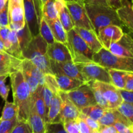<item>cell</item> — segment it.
Returning <instances> with one entry per match:
<instances>
[{"instance_id": "36", "label": "cell", "mask_w": 133, "mask_h": 133, "mask_svg": "<svg viewBox=\"0 0 133 133\" xmlns=\"http://www.w3.org/2000/svg\"><path fill=\"white\" fill-rule=\"evenodd\" d=\"M117 110L125 117L133 123V105L131 103L123 101L116 108Z\"/></svg>"}, {"instance_id": "59", "label": "cell", "mask_w": 133, "mask_h": 133, "mask_svg": "<svg viewBox=\"0 0 133 133\" xmlns=\"http://www.w3.org/2000/svg\"><path fill=\"white\" fill-rule=\"evenodd\" d=\"M64 1H79V0H64Z\"/></svg>"}, {"instance_id": "43", "label": "cell", "mask_w": 133, "mask_h": 133, "mask_svg": "<svg viewBox=\"0 0 133 133\" xmlns=\"http://www.w3.org/2000/svg\"><path fill=\"white\" fill-rule=\"evenodd\" d=\"M17 122V118L11 121H1L0 122V133H10Z\"/></svg>"}, {"instance_id": "20", "label": "cell", "mask_w": 133, "mask_h": 133, "mask_svg": "<svg viewBox=\"0 0 133 133\" xmlns=\"http://www.w3.org/2000/svg\"><path fill=\"white\" fill-rule=\"evenodd\" d=\"M28 122L32 129V133H45V123L37 113L31 98L29 106Z\"/></svg>"}, {"instance_id": "12", "label": "cell", "mask_w": 133, "mask_h": 133, "mask_svg": "<svg viewBox=\"0 0 133 133\" xmlns=\"http://www.w3.org/2000/svg\"><path fill=\"white\" fill-rule=\"evenodd\" d=\"M123 29L120 26L116 25L103 27L97 32V37L104 48L109 50L110 45L118 41L123 35Z\"/></svg>"}, {"instance_id": "8", "label": "cell", "mask_w": 133, "mask_h": 133, "mask_svg": "<svg viewBox=\"0 0 133 133\" xmlns=\"http://www.w3.org/2000/svg\"><path fill=\"white\" fill-rule=\"evenodd\" d=\"M66 93L79 112L83 108L97 104L93 91L88 83H83L78 88Z\"/></svg>"}, {"instance_id": "55", "label": "cell", "mask_w": 133, "mask_h": 133, "mask_svg": "<svg viewBox=\"0 0 133 133\" xmlns=\"http://www.w3.org/2000/svg\"><path fill=\"white\" fill-rule=\"evenodd\" d=\"M84 1L87 3H91V4H94V5H105V6H109L107 0H84Z\"/></svg>"}, {"instance_id": "39", "label": "cell", "mask_w": 133, "mask_h": 133, "mask_svg": "<svg viewBox=\"0 0 133 133\" xmlns=\"http://www.w3.org/2000/svg\"><path fill=\"white\" fill-rule=\"evenodd\" d=\"M42 95H43V99H44V103H45V112H46V119L47 116H48V111H49V106L51 103L52 99H53V95L54 94L51 91L45 86V84L43 85L42 87ZM46 122V121H45Z\"/></svg>"}, {"instance_id": "9", "label": "cell", "mask_w": 133, "mask_h": 133, "mask_svg": "<svg viewBox=\"0 0 133 133\" xmlns=\"http://www.w3.org/2000/svg\"><path fill=\"white\" fill-rule=\"evenodd\" d=\"M77 65L85 79L86 83L90 81H97L103 83H112L108 69L94 62Z\"/></svg>"}, {"instance_id": "24", "label": "cell", "mask_w": 133, "mask_h": 133, "mask_svg": "<svg viewBox=\"0 0 133 133\" xmlns=\"http://www.w3.org/2000/svg\"><path fill=\"white\" fill-rule=\"evenodd\" d=\"M42 87L43 85H39L36 89L31 94V98L32 99L36 112L45 123L46 112H45V103H44V99H43Z\"/></svg>"}, {"instance_id": "18", "label": "cell", "mask_w": 133, "mask_h": 133, "mask_svg": "<svg viewBox=\"0 0 133 133\" xmlns=\"http://www.w3.org/2000/svg\"><path fill=\"white\" fill-rule=\"evenodd\" d=\"M116 13L122 25L125 26L130 32L133 31L132 3L129 0H122V5L116 10Z\"/></svg>"}, {"instance_id": "28", "label": "cell", "mask_w": 133, "mask_h": 133, "mask_svg": "<svg viewBox=\"0 0 133 133\" xmlns=\"http://www.w3.org/2000/svg\"><path fill=\"white\" fill-rule=\"evenodd\" d=\"M23 60L16 58L6 52H0V65L2 66L19 70Z\"/></svg>"}, {"instance_id": "63", "label": "cell", "mask_w": 133, "mask_h": 133, "mask_svg": "<svg viewBox=\"0 0 133 133\" xmlns=\"http://www.w3.org/2000/svg\"><path fill=\"white\" fill-rule=\"evenodd\" d=\"M1 76H0V77H1Z\"/></svg>"}, {"instance_id": "14", "label": "cell", "mask_w": 133, "mask_h": 133, "mask_svg": "<svg viewBox=\"0 0 133 133\" xmlns=\"http://www.w3.org/2000/svg\"><path fill=\"white\" fill-rule=\"evenodd\" d=\"M109 50L116 56L133 57V39L130 33H123L119 40L111 44Z\"/></svg>"}, {"instance_id": "51", "label": "cell", "mask_w": 133, "mask_h": 133, "mask_svg": "<svg viewBox=\"0 0 133 133\" xmlns=\"http://www.w3.org/2000/svg\"><path fill=\"white\" fill-rule=\"evenodd\" d=\"M124 89L133 91V72H128L125 78Z\"/></svg>"}, {"instance_id": "33", "label": "cell", "mask_w": 133, "mask_h": 133, "mask_svg": "<svg viewBox=\"0 0 133 133\" xmlns=\"http://www.w3.org/2000/svg\"><path fill=\"white\" fill-rule=\"evenodd\" d=\"M18 113V108L14 102L5 101L0 119L1 121H11L17 118Z\"/></svg>"}, {"instance_id": "42", "label": "cell", "mask_w": 133, "mask_h": 133, "mask_svg": "<svg viewBox=\"0 0 133 133\" xmlns=\"http://www.w3.org/2000/svg\"><path fill=\"white\" fill-rule=\"evenodd\" d=\"M9 76V75H3L0 77V96L5 101L7 100L9 90H10L9 86H6L5 84V81Z\"/></svg>"}, {"instance_id": "1", "label": "cell", "mask_w": 133, "mask_h": 133, "mask_svg": "<svg viewBox=\"0 0 133 133\" xmlns=\"http://www.w3.org/2000/svg\"><path fill=\"white\" fill-rule=\"evenodd\" d=\"M10 79L12 91L13 102L18 110L17 120L28 121L29 106L31 99V92L25 82L20 69L16 70L9 76Z\"/></svg>"}, {"instance_id": "34", "label": "cell", "mask_w": 133, "mask_h": 133, "mask_svg": "<svg viewBox=\"0 0 133 133\" xmlns=\"http://www.w3.org/2000/svg\"><path fill=\"white\" fill-rule=\"evenodd\" d=\"M88 84L90 86L92 91H93L95 99L96 100L97 104L99 105L100 106L103 107V108L107 109L108 104L106 100L104 98L103 95L102 93L101 89H100L99 83L97 81H90L87 82Z\"/></svg>"}, {"instance_id": "45", "label": "cell", "mask_w": 133, "mask_h": 133, "mask_svg": "<svg viewBox=\"0 0 133 133\" xmlns=\"http://www.w3.org/2000/svg\"><path fill=\"white\" fill-rule=\"evenodd\" d=\"M9 27L8 3L5 7L0 11V28Z\"/></svg>"}, {"instance_id": "32", "label": "cell", "mask_w": 133, "mask_h": 133, "mask_svg": "<svg viewBox=\"0 0 133 133\" xmlns=\"http://www.w3.org/2000/svg\"><path fill=\"white\" fill-rule=\"evenodd\" d=\"M105 108L100 106L98 104L85 107L81 110L80 113L98 121L105 112Z\"/></svg>"}, {"instance_id": "10", "label": "cell", "mask_w": 133, "mask_h": 133, "mask_svg": "<svg viewBox=\"0 0 133 133\" xmlns=\"http://www.w3.org/2000/svg\"><path fill=\"white\" fill-rule=\"evenodd\" d=\"M8 12L10 29L18 31L23 28L25 20L22 0H9Z\"/></svg>"}, {"instance_id": "23", "label": "cell", "mask_w": 133, "mask_h": 133, "mask_svg": "<svg viewBox=\"0 0 133 133\" xmlns=\"http://www.w3.org/2000/svg\"><path fill=\"white\" fill-rule=\"evenodd\" d=\"M45 21L51 30L55 41L63 43L66 46L68 43L67 32L64 29L58 18L55 20H48Z\"/></svg>"}, {"instance_id": "50", "label": "cell", "mask_w": 133, "mask_h": 133, "mask_svg": "<svg viewBox=\"0 0 133 133\" xmlns=\"http://www.w3.org/2000/svg\"><path fill=\"white\" fill-rule=\"evenodd\" d=\"M78 127H79V132L80 133H91L92 131V129L88 126L87 123L82 119L81 117H78L76 119Z\"/></svg>"}, {"instance_id": "29", "label": "cell", "mask_w": 133, "mask_h": 133, "mask_svg": "<svg viewBox=\"0 0 133 133\" xmlns=\"http://www.w3.org/2000/svg\"><path fill=\"white\" fill-rule=\"evenodd\" d=\"M42 18L45 20L58 18V12L55 0H47L42 5Z\"/></svg>"}, {"instance_id": "54", "label": "cell", "mask_w": 133, "mask_h": 133, "mask_svg": "<svg viewBox=\"0 0 133 133\" xmlns=\"http://www.w3.org/2000/svg\"><path fill=\"white\" fill-rule=\"evenodd\" d=\"M14 70H14V69H12V68L0 65V76L9 75L10 73L14 72Z\"/></svg>"}, {"instance_id": "31", "label": "cell", "mask_w": 133, "mask_h": 133, "mask_svg": "<svg viewBox=\"0 0 133 133\" xmlns=\"http://www.w3.org/2000/svg\"><path fill=\"white\" fill-rule=\"evenodd\" d=\"M17 39L19 43L21 50L23 52L29 45L31 40H32V36L27 24H25L23 27L18 31H16Z\"/></svg>"}, {"instance_id": "47", "label": "cell", "mask_w": 133, "mask_h": 133, "mask_svg": "<svg viewBox=\"0 0 133 133\" xmlns=\"http://www.w3.org/2000/svg\"><path fill=\"white\" fill-rule=\"evenodd\" d=\"M10 31V27H3L0 28V39L3 41L4 44V46L5 48V52H6L9 46V35Z\"/></svg>"}, {"instance_id": "26", "label": "cell", "mask_w": 133, "mask_h": 133, "mask_svg": "<svg viewBox=\"0 0 133 133\" xmlns=\"http://www.w3.org/2000/svg\"><path fill=\"white\" fill-rule=\"evenodd\" d=\"M61 105H62V100L59 94H55L49 106L45 124L53 123L55 122L61 112Z\"/></svg>"}, {"instance_id": "58", "label": "cell", "mask_w": 133, "mask_h": 133, "mask_svg": "<svg viewBox=\"0 0 133 133\" xmlns=\"http://www.w3.org/2000/svg\"><path fill=\"white\" fill-rule=\"evenodd\" d=\"M91 133H99V130H92Z\"/></svg>"}, {"instance_id": "21", "label": "cell", "mask_w": 133, "mask_h": 133, "mask_svg": "<svg viewBox=\"0 0 133 133\" xmlns=\"http://www.w3.org/2000/svg\"><path fill=\"white\" fill-rule=\"evenodd\" d=\"M56 7L58 12V18L66 32L74 27L71 15L64 0H55Z\"/></svg>"}, {"instance_id": "35", "label": "cell", "mask_w": 133, "mask_h": 133, "mask_svg": "<svg viewBox=\"0 0 133 133\" xmlns=\"http://www.w3.org/2000/svg\"><path fill=\"white\" fill-rule=\"evenodd\" d=\"M39 34L48 44H51L55 41L51 30L49 26H48L46 21L43 18L40 22Z\"/></svg>"}, {"instance_id": "13", "label": "cell", "mask_w": 133, "mask_h": 133, "mask_svg": "<svg viewBox=\"0 0 133 133\" xmlns=\"http://www.w3.org/2000/svg\"><path fill=\"white\" fill-rule=\"evenodd\" d=\"M58 94L62 100V105L59 115L54 123H63L69 120L76 119L80 113L79 110L69 99L66 93L59 91Z\"/></svg>"}, {"instance_id": "57", "label": "cell", "mask_w": 133, "mask_h": 133, "mask_svg": "<svg viewBox=\"0 0 133 133\" xmlns=\"http://www.w3.org/2000/svg\"><path fill=\"white\" fill-rule=\"evenodd\" d=\"M0 52H5V46H4V44L1 39H0Z\"/></svg>"}, {"instance_id": "7", "label": "cell", "mask_w": 133, "mask_h": 133, "mask_svg": "<svg viewBox=\"0 0 133 133\" xmlns=\"http://www.w3.org/2000/svg\"><path fill=\"white\" fill-rule=\"evenodd\" d=\"M65 3L70 13L74 27L95 31L87 14L84 7V0L65 1Z\"/></svg>"}, {"instance_id": "16", "label": "cell", "mask_w": 133, "mask_h": 133, "mask_svg": "<svg viewBox=\"0 0 133 133\" xmlns=\"http://www.w3.org/2000/svg\"><path fill=\"white\" fill-rule=\"evenodd\" d=\"M104 98L108 104L109 109H116L123 102L118 88L112 83L98 82Z\"/></svg>"}, {"instance_id": "53", "label": "cell", "mask_w": 133, "mask_h": 133, "mask_svg": "<svg viewBox=\"0 0 133 133\" xmlns=\"http://www.w3.org/2000/svg\"><path fill=\"white\" fill-rule=\"evenodd\" d=\"M109 6L116 10L122 5V0H107Z\"/></svg>"}, {"instance_id": "11", "label": "cell", "mask_w": 133, "mask_h": 133, "mask_svg": "<svg viewBox=\"0 0 133 133\" xmlns=\"http://www.w3.org/2000/svg\"><path fill=\"white\" fill-rule=\"evenodd\" d=\"M50 66L53 75L61 74L67 76L86 83L85 79L81 72L79 66L74 63L72 61L63 63L50 61Z\"/></svg>"}, {"instance_id": "40", "label": "cell", "mask_w": 133, "mask_h": 133, "mask_svg": "<svg viewBox=\"0 0 133 133\" xmlns=\"http://www.w3.org/2000/svg\"><path fill=\"white\" fill-rule=\"evenodd\" d=\"M45 133H68L65 130L62 123L46 124Z\"/></svg>"}, {"instance_id": "61", "label": "cell", "mask_w": 133, "mask_h": 133, "mask_svg": "<svg viewBox=\"0 0 133 133\" xmlns=\"http://www.w3.org/2000/svg\"><path fill=\"white\" fill-rule=\"evenodd\" d=\"M0 122H1V119H0Z\"/></svg>"}, {"instance_id": "25", "label": "cell", "mask_w": 133, "mask_h": 133, "mask_svg": "<svg viewBox=\"0 0 133 133\" xmlns=\"http://www.w3.org/2000/svg\"><path fill=\"white\" fill-rule=\"evenodd\" d=\"M20 70L31 74L34 78L37 79L40 84L44 85V80H45V74H44L30 60L24 59L22 61L21 63Z\"/></svg>"}, {"instance_id": "22", "label": "cell", "mask_w": 133, "mask_h": 133, "mask_svg": "<svg viewBox=\"0 0 133 133\" xmlns=\"http://www.w3.org/2000/svg\"><path fill=\"white\" fill-rule=\"evenodd\" d=\"M54 76L59 90L65 93H68L73 91L84 83V82L79 80L71 78L67 76L61 75V74H55Z\"/></svg>"}, {"instance_id": "4", "label": "cell", "mask_w": 133, "mask_h": 133, "mask_svg": "<svg viewBox=\"0 0 133 133\" xmlns=\"http://www.w3.org/2000/svg\"><path fill=\"white\" fill-rule=\"evenodd\" d=\"M68 47L71 59L76 65L93 62L94 52L73 29L67 32Z\"/></svg>"}, {"instance_id": "48", "label": "cell", "mask_w": 133, "mask_h": 133, "mask_svg": "<svg viewBox=\"0 0 133 133\" xmlns=\"http://www.w3.org/2000/svg\"><path fill=\"white\" fill-rule=\"evenodd\" d=\"M119 133H133V126H128L121 122H116L113 125Z\"/></svg>"}, {"instance_id": "2", "label": "cell", "mask_w": 133, "mask_h": 133, "mask_svg": "<svg viewBox=\"0 0 133 133\" xmlns=\"http://www.w3.org/2000/svg\"><path fill=\"white\" fill-rule=\"evenodd\" d=\"M47 46L46 42L38 34L32 37L27 48L22 52V54L23 58L30 60L44 74H53L47 53Z\"/></svg>"}, {"instance_id": "56", "label": "cell", "mask_w": 133, "mask_h": 133, "mask_svg": "<svg viewBox=\"0 0 133 133\" xmlns=\"http://www.w3.org/2000/svg\"><path fill=\"white\" fill-rule=\"evenodd\" d=\"M9 0H0V11L5 7V5L7 4Z\"/></svg>"}, {"instance_id": "46", "label": "cell", "mask_w": 133, "mask_h": 133, "mask_svg": "<svg viewBox=\"0 0 133 133\" xmlns=\"http://www.w3.org/2000/svg\"><path fill=\"white\" fill-rule=\"evenodd\" d=\"M79 117L82 119L88 125V126L92 129V130H98L99 129L100 125L97 121L93 119L90 118V117H88V116H85V115L83 114V113H79Z\"/></svg>"}, {"instance_id": "38", "label": "cell", "mask_w": 133, "mask_h": 133, "mask_svg": "<svg viewBox=\"0 0 133 133\" xmlns=\"http://www.w3.org/2000/svg\"><path fill=\"white\" fill-rule=\"evenodd\" d=\"M44 84H45L54 95L58 93L59 92L60 90L58 84L55 78V76L53 74H45V80Z\"/></svg>"}, {"instance_id": "49", "label": "cell", "mask_w": 133, "mask_h": 133, "mask_svg": "<svg viewBox=\"0 0 133 133\" xmlns=\"http://www.w3.org/2000/svg\"><path fill=\"white\" fill-rule=\"evenodd\" d=\"M119 94L121 95L123 101L127 102L133 103V91H127L124 89H118Z\"/></svg>"}, {"instance_id": "6", "label": "cell", "mask_w": 133, "mask_h": 133, "mask_svg": "<svg viewBox=\"0 0 133 133\" xmlns=\"http://www.w3.org/2000/svg\"><path fill=\"white\" fill-rule=\"evenodd\" d=\"M25 23L32 37L39 34L40 25L42 19V5L40 0H22Z\"/></svg>"}, {"instance_id": "62", "label": "cell", "mask_w": 133, "mask_h": 133, "mask_svg": "<svg viewBox=\"0 0 133 133\" xmlns=\"http://www.w3.org/2000/svg\"><path fill=\"white\" fill-rule=\"evenodd\" d=\"M132 0H131V2H132Z\"/></svg>"}, {"instance_id": "37", "label": "cell", "mask_w": 133, "mask_h": 133, "mask_svg": "<svg viewBox=\"0 0 133 133\" xmlns=\"http://www.w3.org/2000/svg\"><path fill=\"white\" fill-rule=\"evenodd\" d=\"M10 133H32V129L28 121H18Z\"/></svg>"}, {"instance_id": "41", "label": "cell", "mask_w": 133, "mask_h": 133, "mask_svg": "<svg viewBox=\"0 0 133 133\" xmlns=\"http://www.w3.org/2000/svg\"><path fill=\"white\" fill-rule=\"evenodd\" d=\"M23 73V77H24V79L25 80V82H27V83L28 84L29 87L30 89H31V94L36 89V88L38 87V86L40 85L38 81L37 80V79H36L35 78H34L32 76H31V74H29V73L26 72L22 71Z\"/></svg>"}, {"instance_id": "52", "label": "cell", "mask_w": 133, "mask_h": 133, "mask_svg": "<svg viewBox=\"0 0 133 133\" xmlns=\"http://www.w3.org/2000/svg\"><path fill=\"white\" fill-rule=\"evenodd\" d=\"M98 130L99 133H119L113 125H110V126L100 125Z\"/></svg>"}, {"instance_id": "44", "label": "cell", "mask_w": 133, "mask_h": 133, "mask_svg": "<svg viewBox=\"0 0 133 133\" xmlns=\"http://www.w3.org/2000/svg\"><path fill=\"white\" fill-rule=\"evenodd\" d=\"M62 125L68 133H80L76 119L65 121Z\"/></svg>"}, {"instance_id": "3", "label": "cell", "mask_w": 133, "mask_h": 133, "mask_svg": "<svg viewBox=\"0 0 133 133\" xmlns=\"http://www.w3.org/2000/svg\"><path fill=\"white\" fill-rule=\"evenodd\" d=\"M84 7L96 33L99 29L110 25H116L120 27L122 26L116 10L110 7L94 5L85 1Z\"/></svg>"}, {"instance_id": "5", "label": "cell", "mask_w": 133, "mask_h": 133, "mask_svg": "<svg viewBox=\"0 0 133 133\" xmlns=\"http://www.w3.org/2000/svg\"><path fill=\"white\" fill-rule=\"evenodd\" d=\"M93 62L108 70L114 69L133 72V57L116 56L104 48L94 53Z\"/></svg>"}, {"instance_id": "60", "label": "cell", "mask_w": 133, "mask_h": 133, "mask_svg": "<svg viewBox=\"0 0 133 133\" xmlns=\"http://www.w3.org/2000/svg\"><path fill=\"white\" fill-rule=\"evenodd\" d=\"M41 1V3H42V5H43L44 4V3L45 2V1H47V0H40Z\"/></svg>"}, {"instance_id": "30", "label": "cell", "mask_w": 133, "mask_h": 133, "mask_svg": "<svg viewBox=\"0 0 133 133\" xmlns=\"http://www.w3.org/2000/svg\"><path fill=\"white\" fill-rule=\"evenodd\" d=\"M108 70L111 78L112 84L118 89H124L126 76L129 72L114 69H109Z\"/></svg>"}, {"instance_id": "15", "label": "cell", "mask_w": 133, "mask_h": 133, "mask_svg": "<svg viewBox=\"0 0 133 133\" xmlns=\"http://www.w3.org/2000/svg\"><path fill=\"white\" fill-rule=\"evenodd\" d=\"M47 53L49 61L58 63L72 61L68 47L63 43L54 41L48 44Z\"/></svg>"}, {"instance_id": "17", "label": "cell", "mask_w": 133, "mask_h": 133, "mask_svg": "<svg viewBox=\"0 0 133 133\" xmlns=\"http://www.w3.org/2000/svg\"><path fill=\"white\" fill-rule=\"evenodd\" d=\"M74 29L83 39L94 53H97L101 48H103L95 31L79 27H74Z\"/></svg>"}, {"instance_id": "27", "label": "cell", "mask_w": 133, "mask_h": 133, "mask_svg": "<svg viewBox=\"0 0 133 133\" xmlns=\"http://www.w3.org/2000/svg\"><path fill=\"white\" fill-rule=\"evenodd\" d=\"M9 46L6 52L19 59H24L22 54V51L17 39L16 31L14 30L10 29L9 35Z\"/></svg>"}, {"instance_id": "19", "label": "cell", "mask_w": 133, "mask_h": 133, "mask_svg": "<svg viewBox=\"0 0 133 133\" xmlns=\"http://www.w3.org/2000/svg\"><path fill=\"white\" fill-rule=\"evenodd\" d=\"M98 122L100 125H104V126L114 125V123L116 122L123 123L128 126H133V123L122 116L116 109L107 108L105 110V113L99 120Z\"/></svg>"}]
</instances>
